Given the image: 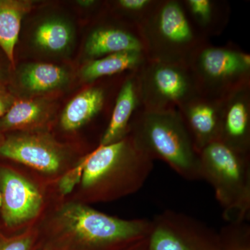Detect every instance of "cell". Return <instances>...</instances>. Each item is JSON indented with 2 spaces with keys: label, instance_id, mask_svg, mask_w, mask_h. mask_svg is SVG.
<instances>
[{
  "label": "cell",
  "instance_id": "19",
  "mask_svg": "<svg viewBox=\"0 0 250 250\" xmlns=\"http://www.w3.org/2000/svg\"><path fill=\"white\" fill-rule=\"evenodd\" d=\"M68 80L65 69L46 62L26 65L21 74V82L24 88L32 93H43L58 88Z\"/></svg>",
  "mask_w": 250,
  "mask_h": 250
},
{
  "label": "cell",
  "instance_id": "22",
  "mask_svg": "<svg viewBox=\"0 0 250 250\" xmlns=\"http://www.w3.org/2000/svg\"><path fill=\"white\" fill-rule=\"evenodd\" d=\"M158 0H118L112 3L113 11L123 22L139 27L147 17Z\"/></svg>",
  "mask_w": 250,
  "mask_h": 250
},
{
  "label": "cell",
  "instance_id": "8",
  "mask_svg": "<svg viewBox=\"0 0 250 250\" xmlns=\"http://www.w3.org/2000/svg\"><path fill=\"white\" fill-rule=\"evenodd\" d=\"M149 250H220L218 232L190 215L166 210L152 220Z\"/></svg>",
  "mask_w": 250,
  "mask_h": 250
},
{
  "label": "cell",
  "instance_id": "2",
  "mask_svg": "<svg viewBox=\"0 0 250 250\" xmlns=\"http://www.w3.org/2000/svg\"><path fill=\"white\" fill-rule=\"evenodd\" d=\"M82 187L95 200H109L139 191L154 168V161L126 135L99 146L86 155Z\"/></svg>",
  "mask_w": 250,
  "mask_h": 250
},
{
  "label": "cell",
  "instance_id": "14",
  "mask_svg": "<svg viewBox=\"0 0 250 250\" xmlns=\"http://www.w3.org/2000/svg\"><path fill=\"white\" fill-rule=\"evenodd\" d=\"M142 108L137 72H130L117 94L107 126L99 146H106L123 139L128 134L135 113Z\"/></svg>",
  "mask_w": 250,
  "mask_h": 250
},
{
  "label": "cell",
  "instance_id": "5",
  "mask_svg": "<svg viewBox=\"0 0 250 250\" xmlns=\"http://www.w3.org/2000/svg\"><path fill=\"white\" fill-rule=\"evenodd\" d=\"M139 29L149 60L187 64L209 42L192 24L182 0H158Z\"/></svg>",
  "mask_w": 250,
  "mask_h": 250
},
{
  "label": "cell",
  "instance_id": "1",
  "mask_svg": "<svg viewBox=\"0 0 250 250\" xmlns=\"http://www.w3.org/2000/svg\"><path fill=\"white\" fill-rule=\"evenodd\" d=\"M58 228L42 249L125 250L146 239L152 220L110 216L83 204L67 203L56 215Z\"/></svg>",
  "mask_w": 250,
  "mask_h": 250
},
{
  "label": "cell",
  "instance_id": "4",
  "mask_svg": "<svg viewBox=\"0 0 250 250\" xmlns=\"http://www.w3.org/2000/svg\"><path fill=\"white\" fill-rule=\"evenodd\" d=\"M202 179L213 188L227 223L250 217V154L238 152L220 141L199 153Z\"/></svg>",
  "mask_w": 250,
  "mask_h": 250
},
{
  "label": "cell",
  "instance_id": "13",
  "mask_svg": "<svg viewBox=\"0 0 250 250\" xmlns=\"http://www.w3.org/2000/svg\"><path fill=\"white\" fill-rule=\"evenodd\" d=\"M84 50L91 60L125 51L146 52V46L139 27L121 20L94 28L87 38Z\"/></svg>",
  "mask_w": 250,
  "mask_h": 250
},
{
  "label": "cell",
  "instance_id": "24",
  "mask_svg": "<svg viewBox=\"0 0 250 250\" xmlns=\"http://www.w3.org/2000/svg\"><path fill=\"white\" fill-rule=\"evenodd\" d=\"M36 237L26 233L7 236L0 233V250H35Z\"/></svg>",
  "mask_w": 250,
  "mask_h": 250
},
{
  "label": "cell",
  "instance_id": "18",
  "mask_svg": "<svg viewBox=\"0 0 250 250\" xmlns=\"http://www.w3.org/2000/svg\"><path fill=\"white\" fill-rule=\"evenodd\" d=\"M31 9V1L0 0V47L13 66L22 21Z\"/></svg>",
  "mask_w": 250,
  "mask_h": 250
},
{
  "label": "cell",
  "instance_id": "17",
  "mask_svg": "<svg viewBox=\"0 0 250 250\" xmlns=\"http://www.w3.org/2000/svg\"><path fill=\"white\" fill-rule=\"evenodd\" d=\"M147 59L146 52L142 51H125L109 54L88 61L82 67L81 75L85 82H93L137 72Z\"/></svg>",
  "mask_w": 250,
  "mask_h": 250
},
{
  "label": "cell",
  "instance_id": "28",
  "mask_svg": "<svg viewBox=\"0 0 250 250\" xmlns=\"http://www.w3.org/2000/svg\"><path fill=\"white\" fill-rule=\"evenodd\" d=\"M0 209H1V193H0Z\"/></svg>",
  "mask_w": 250,
  "mask_h": 250
},
{
  "label": "cell",
  "instance_id": "6",
  "mask_svg": "<svg viewBox=\"0 0 250 250\" xmlns=\"http://www.w3.org/2000/svg\"><path fill=\"white\" fill-rule=\"evenodd\" d=\"M187 64L202 95L225 100L250 85V55L233 42L222 46L207 42Z\"/></svg>",
  "mask_w": 250,
  "mask_h": 250
},
{
  "label": "cell",
  "instance_id": "30",
  "mask_svg": "<svg viewBox=\"0 0 250 250\" xmlns=\"http://www.w3.org/2000/svg\"><path fill=\"white\" fill-rule=\"evenodd\" d=\"M42 250H48V249H42Z\"/></svg>",
  "mask_w": 250,
  "mask_h": 250
},
{
  "label": "cell",
  "instance_id": "31",
  "mask_svg": "<svg viewBox=\"0 0 250 250\" xmlns=\"http://www.w3.org/2000/svg\"><path fill=\"white\" fill-rule=\"evenodd\" d=\"M0 77H1V71H0Z\"/></svg>",
  "mask_w": 250,
  "mask_h": 250
},
{
  "label": "cell",
  "instance_id": "16",
  "mask_svg": "<svg viewBox=\"0 0 250 250\" xmlns=\"http://www.w3.org/2000/svg\"><path fill=\"white\" fill-rule=\"evenodd\" d=\"M190 21L206 39L221 35L228 27L231 7L225 0H182Z\"/></svg>",
  "mask_w": 250,
  "mask_h": 250
},
{
  "label": "cell",
  "instance_id": "26",
  "mask_svg": "<svg viewBox=\"0 0 250 250\" xmlns=\"http://www.w3.org/2000/svg\"><path fill=\"white\" fill-rule=\"evenodd\" d=\"M15 101L16 100L11 93L0 87V120L9 111Z\"/></svg>",
  "mask_w": 250,
  "mask_h": 250
},
{
  "label": "cell",
  "instance_id": "23",
  "mask_svg": "<svg viewBox=\"0 0 250 250\" xmlns=\"http://www.w3.org/2000/svg\"><path fill=\"white\" fill-rule=\"evenodd\" d=\"M218 237L220 250H250V226L247 222L228 223Z\"/></svg>",
  "mask_w": 250,
  "mask_h": 250
},
{
  "label": "cell",
  "instance_id": "20",
  "mask_svg": "<svg viewBox=\"0 0 250 250\" xmlns=\"http://www.w3.org/2000/svg\"><path fill=\"white\" fill-rule=\"evenodd\" d=\"M48 115L45 102L39 100L15 101L0 120V131L23 129L41 123Z\"/></svg>",
  "mask_w": 250,
  "mask_h": 250
},
{
  "label": "cell",
  "instance_id": "7",
  "mask_svg": "<svg viewBox=\"0 0 250 250\" xmlns=\"http://www.w3.org/2000/svg\"><path fill=\"white\" fill-rule=\"evenodd\" d=\"M137 75L142 107L147 111L177 109L199 93L188 64L147 59Z\"/></svg>",
  "mask_w": 250,
  "mask_h": 250
},
{
  "label": "cell",
  "instance_id": "9",
  "mask_svg": "<svg viewBox=\"0 0 250 250\" xmlns=\"http://www.w3.org/2000/svg\"><path fill=\"white\" fill-rule=\"evenodd\" d=\"M0 156L47 174L58 172L65 157L58 143L39 133L9 136L0 143Z\"/></svg>",
  "mask_w": 250,
  "mask_h": 250
},
{
  "label": "cell",
  "instance_id": "10",
  "mask_svg": "<svg viewBox=\"0 0 250 250\" xmlns=\"http://www.w3.org/2000/svg\"><path fill=\"white\" fill-rule=\"evenodd\" d=\"M0 213L5 225L11 228L37 216L43 202L34 184L8 167H0Z\"/></svg>",
  "mask_w": 250,
  "mask_h": 250
},
{
  "label": "cell",
  "instance_id": "27",
  "mask_svg": "<svg viewBox=\"0 0 250 250\" xmlns=\"http://www.w3.org/2000/svg\"><path fill=\"white\" fill-rule=\"evenodd\" d=\"M125 250H149L148 246V238L143 241L136 243L134 246L130 247L128 249Z\"/></svg>",
  "mask_w": 250,
  "mask_h": 250
},
{
  "label": "cell",
  "instance_id": "21",
  "mask_svg": "<svg viewBox=\"0 0 250 250\" xmlns=\"http://www.w3.org/2000/svg\"><path fill=\"white\" fill-rule=\"evenodd\" d=\"M72 30L66 22L51 20L42 23L34 34V42L40 48L59 52L66 49L72 41Z\"/></svg>",
  "mask_w": 250,
  "mask_h": 250
},
{
  "label": "cell",
  "instance_id": "11",
  "mask_svg": "<svg viewBox=\"0 0 250 250\" xmlns=\"http://www.w3.org/2000/svg\"><path fill=\"white\" fill-rule=\"evenodd\" d=\"M223 102L197 93L177 108L198 154L220 139Z\"/></svg>",
  "mask_w": 250,
  "mask_h": 250
},
{
  "label": "cell",
  "instance_id": "29",
  "mask_svg": "<svg viewBox=\"0 0 250 250\" xmlns=\"http://www.w3.org/2000/svg\"><path fill=\"white\" fill-rule=\"evenodd\" d=\"M35 250H42V248H36Z\"/></svg>",
  "mask_w": 250,
  "mask_h": 250
},
{
  "label": "cell",
  "instance_id": "15",
  "mask_svg": "<svg viewBox=\"0 0 250 250\" xmlns=\"http://www.w3.org/2000/svg\"><path fill=\"white\" fill-rule=\"evenodd\" d=\"M110 91L105 85L90 87L75 96L66 105L61 126L67 131H75L104 113L109 105Z\"/></svg>",
  "mask_w": 250,
  "mask_h": 250
},
{
  "label": "cell",
  "instance_id": "3",
  "mask_svg": "<svg viewBox=\"0 0 250 250\" xmlns=\"http://www.w3.org/2000/svg\"><path fill=\"white\" fill-rule=\"evenodd\" d=\"M128 134L153 161L165 162L187 180L202 179L200 156L177 109L140 108L130 123Z\"/></svg>",
  "mask_w": 250,
  "mask_h": 250
},
{
  "label": "cell",
  "instance_id": "12",
  "mask_svg": "<svg viewBox=\"0 0 250 250\" xmlns=\"http://www.w3.org/2000/svg\"><path fill=\"white\" fill-rule=\"evenodd\" d=\"M219 141L238 152L250 154V85L224 100Z\"/></svg>",
  "mask_w": 250,
  "mask_h": 250
},
{
  "label": "cell",
  "instance_id": "25",
  "mask_svg": "<svg viewBox=\"0 0 250 250\" xmlns=\"http://www.w3.org/2000/svg\"><path fill=\"white\" fill-rule=\"evenodd\" d=\"M85 164H86V156L81 159L77 165L71 170L67 171L66 173L61 178L58 187L59 191L62 195H65L70 193L74 188L82 182Z\"/></svg>",
  "mask_w": 250,
  "mask_h": 250
}]
</instances>
